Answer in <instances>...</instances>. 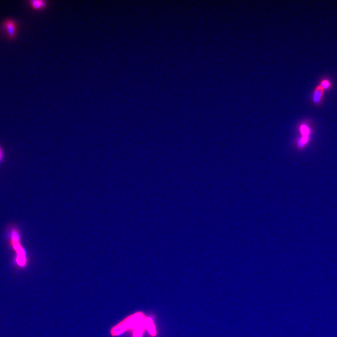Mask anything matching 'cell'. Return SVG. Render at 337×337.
<instances>
[{
  "instance_id": "6da1fadb",
  "label": "cell",
  "mask_w": 337,
  "mask_h": 337,
  "mask_svg": "<svg viewBox=\"0 0 337 337\" xmlns=\"http://www.w3.org/2000/svg\"><path fill=\"white\" fill-rule=\"evenodd\" d=\"M144 318L143 315L142 313H137L133 316H131L125 320V321L121 322V324L117 325L112 330V334L113 336H117V335L121 334L126 331V329L131 328V329H135Z\"/></svg>"
},
{
  "instance_id": "52a82bcc",
  "label": "cell",
  "mask_w": 337,
  "mask_h": 337,
  "mask_svg": "<svg viewBox=\"0 0 337 337\" xmlns=\"http://www.w3.org/2000/svg\"><path fill=\"white\" fill-rule=\"evenodd\" d=\"M146 326L147 327V329H148L149 333L151 334L152 336H155L156 334L155 327H154L153 322V320H151V318H146Z\"/></svg>"
},
{
  "instance_id": "9c48e42d",
  "label": "cell",
  "mask_w": 337,
  "mask_h": 337,
  "mask_svg": "<svg viewBox=\"0 0 337 337\" xmlns=\"http://www.w3.org/2000/svg\"><path fill=\"white\" fill-rule=\"evenodd\" d=\"M320 85L323 89H324V90H328V89L331 87V82H330L329 80H327V79H324V80L322 81Z\"/></svg>"
},
{
  "instance_id": "ba28073f",
  "label": "cell",
  "mask_w": 337,
  "mask_h": 337,
  "mask_svg": "<svg viewBox=\"0 0 337 337\" xmlns=\"http://www.w3.org/2000/svg\"><path fill=\"white\" fill-rule=\"evenodd\" d=\"M301 131L303 137L308 138L309 133H310V129L308 126L305 125H303L301 127Z\"/></svg>"
},
{
  "instance_id": "8992f818",
  "label": "cell",
  "mask_w": 337,
  "mask_h": 337,
  "mask_svg": "<svg viewBox=\"0 0 337 337\" xmlns=\"http://www.w3.org/2000/svg\"><path fill=\"white\" fill-rule=\"evenodd\" d=\"M30 5L33 9H43L45 8L46 5V2L44 1H30Z\"/></svg>"
},
{
  "instance_id": "5b68a950",
  "label": "cell",
  "mask_w": 337,
  "mask_h": 337,
  "mask_svg": "<svg viewBox=\"0 0 337 337\" xmlns=\"http://www.w3.org/2000/svg\"><path fill=\"white\" fill-rule=\"evenodd\" d=\"M144 326H146V319L145 318L135 328L134 333H133V337H142Z\"/></svg>"
},
{
  "instance_id": "30bf717a",
  "label": "cell",
  "mask_w": 337,
  "mask_h": 337,
  "mask_svg": "<svg viewBox=\"0 0 337 337\" xmlns=\"http://www.w3.org/2000/svg\"><path fill=\"white\" fill-rule=\"evenodd\" d=\"M3 151H2L1 147H0V161H1L2 160V159H3Z\"/></svg>"
},
{
  "instance_id": "277c9868",
  "label": "cell",
  "mask_w": 337,
  "mask_h": 337,
  "mask_svg": "<svg viewBox=\"0 0 337 337\" xmlns=\"http://www.w3.org/2000/svg\"><path fill=\"white\" fill-rule=\"evenodd\" d=\"M324 89H323L321 86H318L315 91L314 93H313V101L315 104H319L321 102L323 93H324Z\"/></svg>"
},
{
  "instance_id": "3957f363",
  "label": "cell",
  "mask_w": 337,
  "mask_h": 337,
  "mask_svg": "<svg viewBox=\"0 0 337 337\" xmlns=\"http://www.w3.org/2000/svg\"><path fill=\"white\" fill-rule=\"evenodd\" d=\"M3 29L9 39H15L18 34V24L13 19H6L3 23Z\"/></svg>"
},
{
  "instance_id": "7a4b0ae2",
  "label": "cell",
  "mask_w": 337,
  "mask_h": 337,
  "mask_svg": "<svg viewBox=\"0 0 337 337\" xmlns=\"http://www.w3.org/2000/svg\"><path fill=\"white\" fill-rule=\"evenodd\" d=\"M11 242H12L14 249L15 250L17 254L16 262H17L18 265L23 268L27 264V260H26L25 252L23 251V248L19 242V236L17 232H13L12 235H11Z\"/></svg>"
}]
</instances>
